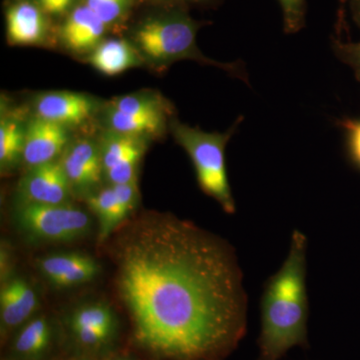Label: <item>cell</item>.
<instances>
[{
    "instance_id": "obj_1",
    "label": "cell",
    "mask_w": 360,
    "mask_h": 360,
    "mask_svg": "<svg viewBox=\"0 0 360 360\" xmlns=\"http://www.w3.org/2000/svg\"><path fill=\"white\" fill-rule=\"evenodd\" d=\"M135 342L158 359L212 360L245 335L248 296L229 243L174 215H142L112 245Z\"/></svg>"
},
{
    "instance_id": "obj_2",
    "label": "cell",
    "mask_w": 360,
    "mask_h": 360,
    "mask_svg": "<svg viewBox=\"0 0 360 360\" xmlns=\"http://www.w3.org/2000/svg\"><path fill=\"white\" fill-rule=\"evenodd\" d=\"M307 236L295 229L285 259L262 293L258 360H281L291 348L307 345Z\"/></svg>"
},
{
    "instance_id": "obj_3",
    "label": "cell",
    "mask_w": 360,
    "mask_h": 360,
    "mask_svg": "<svg viewBox=\"0 0 360 360\" xmlns=\"http://www.w3.org/2000/svg\"><path fill=\"white\" fill-rule=\"evenodd\" d=\"M135 21L130 27L129 40L142 59L158 70H165L176 61L193 59L203 65L219 66L234 77L246 80L245 70L239 63H220L205 58L196 44L200 21L193 20L186 7L160 6Z\"/></svg>"
},
{
    "instance_id": "obj_4",
    "label": "cell",
    "mask_w": 360,
    "mask_h": 360,
    "mask_svg": "<svg viewBox=\"0 0 360 360\" xmlns=\"http://www.w3.org/2000/svg\"><path fill=\"white\" fill-rule=\"evenodd\" d=\"M241 120L243 117H239L224 134L203 131L177 120L170 123L175 141L193 161L201 191L217 201L227 214H234L236 205L227 175L225 148Z\"/></svg>"
},
{
    "instance_id": "obj_5",
    "label": "cell",
    "mask_w": 360,
    "mask_h": 360,
    "mask_svg": "<svg viewBox=\"0 0 360 360\" xmlns=\"http://www.w3.org/2000/svg\"><path fill=\"white\" fill-rule=\"evenodd\" d=\"M13 219L21 231L46 243H68L84 238L91 229L89 214L77 206L18 202Z\"/></svg>"
},
{
    "instance_id": "obj_6",
    "label": "cell",
    "mask_w": 360,
    "mask_h": 360,
    "mask_svg": "<svg viewBox=\"0 0 360 360\" xmlns=\"http://www.w3.org/2000/svg\"><path fill=\"white\" fill-rule=\"evenodd\" d=\"M60 162L72 191L77 193H94L104 175L101 146L90 139L70 142Z\"/></svg>"
},
{
    "instance_id": "obj_7",
    "label": "cell",
    "mask_w": 360,
    "mask_h": 360,
    "mask_svg": "<svg viewBox=\"0 0 360 360\" xmlns=\"http://www.w3.org/2000/svg\"><path fill=\"white\" fill-rule=\"evenodd\" d=\"M72 193L60 160L30 168L18 186L20 202L63 205Z\"/></svg>"
},
{
    "instance_id": "obj_8",
    "label": "cell",
    "mask_w": 360,
    "mask_h": 360,
    "mask_svg": "<svg viewBox=\"0 0 360 360\" xmlns=\"http://www.w3.org/2000/svg\"><path fill=\"white\" fill-rule=\"evenodd\" d=\"M9 44L30 46L44 44L51 32V18L35 0H15L6 11Z\"/></svg>"
},
{
    "instance_id": "obj_9",
    "label": "cell",
    "mask_w": 360,
    "mask_h": 360,
    "mask_svg": "<svg viewBox=\"0 0 360 360\" xmlns=\"http://www.w3.org/2000/svg\"><path fill=\"white\" fill-rule=\"evenodd\" d=\"M70 143L68 127L34 116L26 124L23 162L32 168L56 161Z\"/></svg>"
},
{
    "instance_id": "obj_10",
    "label": "cell",
    "mask_w": 360,
    "mask_h": 360,
    "mask_svg": "<svg viewBox=\"0 0 360 360\" xmlns=\"http://www.w3.org/2000/svg\"><path fill=\"white\" fill-rule=\"evenodd\" d=\"M97 110L91 96L71 91H51L34 101L35 116L70 129L86 122Z\"/></svg>"
},
{
    "instance_id": "obj_11",
    "label": "cell",
    "mask_w": 360,
    "mask_h": 360,
    "mask_svg": "<svg viewBox=\"0 0 360 360\" xmlns=\"http://www.w3.org/2000/svg\"><path fill=\"white\" fill-rule=\"evenodd\" d=\"M40 274L49 283L58 288L82 285L101 274V265L94 258L84 253H52L37 262Z\"/></svg>"
},
{
    "instance_id": "obj_12",
    "label": "cell",
    "mask_w": 360,
    "mask_h": 360,
    "mask_svg": "<svg viewBox=\"0 0 360 360\" xmlns=\"http://www.w3.org/2000/svg\"><path fill=\"white\" fill-rule=\"evenodd\" d=\"M110 28L94 11L80 2L70 11L59 26L61 44L75 53H91L105 39Z\"/></svg>"
},
{
    "instance_id": "obj_13",
    "label": "cell",
    "mask_w": 360,
    "mask_h": 360,
    "mask_svg": "<svg viewBox=\"0 0 360 360\" xmlns=\"http://www.w3.org/2000/svg\"><path fill=\"white\" fill-rule=\"evenodd\" d=\"M37 293L20 277L6 281L0 291V319L2 333L25 324L39 309Z\"/></svg>"
},
{
    "instance_id": "obj_14",
    "label": "cell",
    "mask_w": 360,
    "mask_h": 360,
    "mask_svg": "<svg viewBox=\"0 0 360 360\" xmlns=\"http://www.w3.org/2000/svg\"><path fill=\"white\" fill-rule=\"evenodd\" d=\"M142 61L132 42L124 39H104L89 56L90 65L110 77L141 65Z\"/></svg>"
},
{
    "instance_id": "obj_15",
    "label": "cell",
    "mask_w": 360,
    "mask_h": 360,
    "mask_svg": "<svg viewBox=\"0 0 360 360\" xmlns=\"http://www.w3.org/2000/svg\"><path fill=\"white\" fill-rule=\"evenodd\" d=\"M87 205L99 221V241L110 238L129 215L123 210L112 186L87 196Z\"/></svg>"
},
{
    "instance_id": "obj_16",
    "label": "cell",
    "mask_w": 360,
    "mask_h": 360,
    "mask_svg": "<svg viewBox=\"0 0 360 360\" xmlns=\"http://www.w3.org/2000/svg\"><path fill=\"white\" fill-rule=\"evenodd\" d=\"M26 124L21 116L2 115L0 120V167L11 169L20 160L25 149Z\"/></svg>"
},
{
    "instance_id": "obj_17",
    "label": "cell",
    "mask_w": 360,
    "mask_h": 360,
    "mask_svg": "<svg viewBox=\"0 0 360 360\" xmlns=\"http://www.w3.org/2000/svg\"><path fill=\"white\" fill-rule=\"evenodd\" d=\"M105 120L110 130L120 134L148 137L161 135L167 127V116L129 115L108 108Z\"/></svg>"
},
{
    "instance_id": "obj_18",
    "label": "cell",
    "mask_w": 360,
    "mask_h": 360,
    "mask_svg": "<svg viewBox=\"0 0 360 360\" xmlns=\"http://www.w3.org/2000/svg\"><path fill=\"white\" fill-rule=\"evenodd\" d=\"M99 146L105 174L108 170L124 162L132 156L143 155L146 148V139L108 130Z\"/></svg>"
},
{
    "instance_id": "obj_19",
    "label": "cell",
    "mask_w": 360,
    "mask_h": 360,
    "mask_svg": "<svg viewBox=\"0 0 360 360\" xmlns=\"http://www.w3.org/2000/svg\"><path fill=\"white\" fill-rule=\"evenodd\" d=\"M51 328L44 316L35 317L25 324L13 343L15 354L23 359H37L51 345Z\"/></svg>"
},
{
    "instance_id": "obj_20",
    "label": "cell",
    "mask_w": 360,
    "mask_h": 360,
    "mask_svg": "<svg viewBox=\"0 0 360 360\" xmlns=\"http://www.w3.org/2000/svg\"><path fill=\"white\" fill-rule=\"evenodd\" d=\"M112 110L129 115L167 116L172 113V105L162 96L151 92H139L116 97L110 103Z\"/></svg>"
},
{
    "instance_id": "obj_21",
    "label": "cell",
    "mask_w": 360,
    "mask_h": 360,
    "mask_svg": "<svg viewBox=\"0 0 360 360\" xmlns=\"http://www.w3.org/2000/svg\"><path fill=\"white\" fill-rule=\"evenodd\" d=\"M70 326L103 328L115 333L116 319L108 305L101 302L89 303L73 311L70 317Z\"/></svg>"
},
{
    "instance_id": "obj_22",
    "label": "cell",
    "mask_w": 360,
    "mask_h": 360,
    "mask_svg": "<svg viewBox=\"0 0 360 360\" xmlns=\"http://www.w3.org/2000/svg\"><path fill=\"white\" fill-rule=\"evenodd\" d=\"M137 0H82V4L94 11L110 30L127 20Z\"/></svg>"
},
{
    "instance_id": "obj_23",
    "label": "cell",
    "mask_w": 360,
    "mask_h": 360,
    "mask_svg": "<svg viewBox=\"0 0 360 360\" xmlns=\"http://www.w3.org/2000/svg\"><path fill=\"white\" fill-rule=\"evenodd\" d=\"M283 9L284 32L296 33L305 25L307 0H278Z\"/></svg>"
},
{
    "instance_id": "obj_24",
    "label": "cell",
    "mask_w": 360,
    "mask_h": 360,
    "mask_svg": "<svg viewBox=\"0 0 360 360\" xmlns=\"http://www.w3.org/2000/svg\"><path fill=\"white\" fill-rule=\"evenodd\" d=\"M75 340L84 347H99L112 338L113 331L108 329L87 328V326H73L70 328Z\"/></svg>"
},
{
    "instance_id": "obj_25",
    "label": "cell",
    "mask_w": 360,
    "mask_h": 360,
    "mask_svg": "<svg viewBox=\"0 0 360 360\" xmlns=\"http://www.w3.org/2000/svg\"><path fill=\"white\" fill-rule=\"evenodd\" d=\"M341 127L347 134L350 158L360 168V120H343Z\"/></svg>"
},
{
    "instance_id": "obj_26",
    "label": "cell",
    "mask_w": 360,
    "mask_h": 360,
    "mask_svg": "<svg viewBox=\"0 0 360 360\" xmlns=\"http://www.w3.org/2000/svg\"><path fill=\"white\" fill-rule=\"evenodd\" d=\"M51 18H63L82 0H35Z\"/></svg>"
},
{
    "instance_id": "obj_27",
    "label": "cell",
    "mask_w": 360,
    "mask_h": 360,
    "mask_svg": "<svg viewBox=\"0 0 360 360\" xmlns=\"http://www.w3.org/2000/svg\"><path fill=\"white\" fill-rule=\"evenodd\" d=\"M336 54L341 60L352 66L360 78V42L357 44H336Z\"/></svg>"
},
{
    "instance_id": "obj_28",
    "label": "cell",
    "mask_w": 360,
    "mask_h": 360,
    "mask_svg": "<svg viewBox=\"0 0 360 360\" xmlns=\"http://www.w3.org/2000/svg\"><path fill=\"white\" fill-rule=\"evenodd\" d=\"M158 6L186 7L191 6L213 7L220 4L221 0H151Z\"/></svg>"
},
{
    "instance_id": "obj_29",
    "label": "cell",
    "mask_w": 360,
    "mask_h": 360,
    "mask_svg": "<svg viewBox=\"0 0 360 360\" xmlns=\"http://www.w3.org/2000/svg\"><path fill=\"white\" fill-rule=\"evenodd\" d=\"M352 8L355 20L360 25V0H352Z\"/></svg>"
},
{
    "instance_id": "obj_30",
    "label": "cell",
    "mask_w": 360,
    "mask_h": 360,
    "mask_svg": "<svg viewBox=\"0 0 360 360\" xmlns=\"http://www.w3.org/2000/svg\"><path fill=\"white\" fill-rule=\"evenodd\" d=\"M116 360H127V359H116Z\"/></svg>"
}]
</instances>
